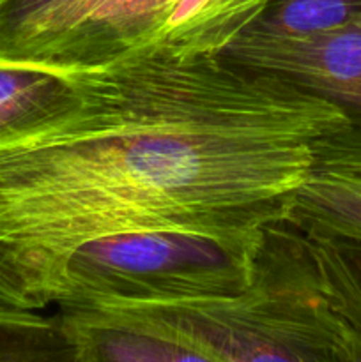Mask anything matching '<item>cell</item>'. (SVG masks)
<instances>
[{
  "label": "cell",
  "mask_w": 361,
  "mask_h": 362,
  "mask_svg": "<svg viewBox=\"0 0 361 362\" xmlns=\"http://www.w3.org/2000/svg\"><path fill=\"white\" fill-rule=\"evenodd\" d=\"M92 310L140 362H356L310 239L287 218L265 228L255 279L239 296Z\"/></svg>",
  "instance_id": "2"
},
{
  "label": "cell",
  "mask_w": 361,
  "mask_h": 362,
  "mask_svg": "<svg viewBox=\"0 0 361 362\" xmlns=\"http://www.w3.org/2000/svg\"><path fill=\"white\" fill-rule=\"evenodd\" d=\"M180 0H92L87 16L53 60L39 67L85 66L127 49L159 45Z\"/></svg>",
  "instance_id": "6"
},
{
  "label": "cell",
  "mask_w": 361,
  "mask_h": 362,
  "mask_svg": "<svg viewBox=\"0 0 361 362\" xmlns=\"http://www.w3.org/2000/svg\"><path fill=\"white\" fill-rule=\"evenodd\" d=\"M326 281L329 304L350 336L361 362V239L306 232Z\"/></svg>",
  "instance_id": "8"
},
{
  "label": "cell",
  "mask_w": 361,
  "mask_h": 362,
  "mask_svg": "<svg viewBox=\"0 0 361 362\" xmlns=\"http://www.w3.org/2000/svg\"><path fill=\"white\" fill-rule=\"evenodd\" d=\"M0 362H74L60 311L42 317L0 304Z\"/></svg>",
  "instance_id": "9"
},
{
  "label": "cell",
  "mask_w": 361,
  "mask_h": 362,
  "mask_svg": "<svg viewBox=\"0 0 361 362\" xmlns=\"http://www.w3.org/2000/svg\"><path fill=\"white\" fill-rule=\"evenodd\" d=\"M287 219L306 232L361 239V117L315 141Z\"/></svg>",
  "instance_id": "5"
},
{
  "label": "cell",
  "mask_w": 361,
  "mask_h": 362,
  "mask_svg": "<svg viewBox=\"0 0 361 362\" xmlns=\"http://www.w3.org/2000/svg\"><path fill=\"white\" fill-rule=\"evenodd\" d=\"M361 0H271L244 28L278 37H304L345 23Z\"/></svg>",
  "instance_id": "11"
},
{
  "label": "cell",
  "mask_w": 361,
  "mask_h": 362,
  "mask_svg": "<svg viewBox=\"0 0 361 362\" xmlns=\"http://www.w3.org/2000/svg\"><path fill=\"white\" fill-rule=\"evenodd\" d=\"M251 69L271 73L361 117V13L304 37H278L243 28L222 49Z\"/></svg>",
  "instance_id": "4"
},
{
  "label": "cell",
  "mask_w": 361,
  "mask_h": 362,
  "mask_svg": "<svg viewBox=\"0 0 361 362\" xmlns=\"http://www.w3.org/2000/svg\"><path fill=\"white\" fill-rule=\"evenodd\" d=\"M92 0H0V60L46 66L74 34Z\"/></svg>",
  "instance_id": "7"
},
{
  "label": "cell",
  "mask_w": 361,
  "mask_h": 362,
  "mask_svg": "<svg viewBox=\"0 0 361 362\" xmlns=\"http://www.w3.org/2000/svg\"><path fill=\"white\" fill-rule=\"evenodd\" d=\"M264 233L216 239L158 230L91 240L67 260L57 306L172 304L239 296L255 279Z\"/></svg>",
  "instance_id": "3"
},
{
  "label": "cell",
  "mask_w": 361,
  "mask_h": 362,
  "mask_svg": "<svg viewBox=\"0 0 361 362\" xmlns=\"http://www.w3.org/2000/svg\"><path fill=\"white\" fill-rule=\"evenodd\" d=\"M62 87L55 71L0 60V141L45 112Z\"/></svg>",
  "instance_id": "10"
},
{
  "label": "cell",
  "mask_w": 361,
  "mask_h": 362,
  "mask_svg": "<svg viewBox=\"0 0 361 362\" xmlns=\"http://www.w3.org/2000/svg\"><path fill=\"white\" fill-rule=\"evenodd\" d=\"M46 69L60 94L0 141V304L23 310L57 304L71 255L101 237L262 235L289 218L315 141L349 120L218 49Z\"/></svg>",
  "instance_id": "1"
}]
</instances>
